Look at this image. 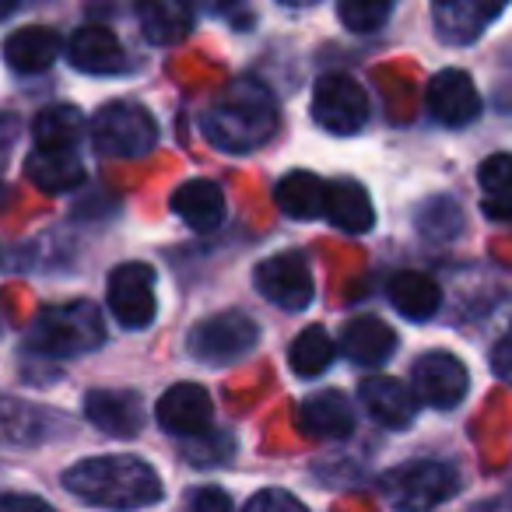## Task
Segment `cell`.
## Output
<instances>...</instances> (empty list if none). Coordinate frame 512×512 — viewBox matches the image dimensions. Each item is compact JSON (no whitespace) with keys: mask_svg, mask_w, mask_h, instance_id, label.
Instances as JSON below:
<instances>
[{"mask_svg":"<svg viewBox=\"0 0 512 512\" xmlns=\"http://www.w3.org/2000/svg\"><path fill=\"white\" fill-rule=\"evenodd\" d=\"M4 155H8V144H0V158H4Z\"/></svg>","mask_w":512,"mask_h":512,"instance_id":"ab89813d","label":"cell"},{"mask_svg":"<svg viewBox=\"0 0 512 512\" xmlns=\"http://www.w3.org/2000/svg\"><path fill=\"white\" fill-rule=\"evenodd\" d=\"M274 204L288 218H302V221L323 218V211H327V179L313 176V172H288L274 186Z\"/></svg>","mask_w":512,"mask_h":512,"instance_id":"484cf974","label":"cell"},{"mask_svg":"<svg viewBox=\"0 0 512 512\" xmlns=\"http://www.w3.org/2000/svg\"><path fill=\"white\" fill-rule=\"evenodd\" d=\"M281 4H288V8H309V4H316V0H281Z\"/></svg>","mask_w":512,"mask_h":512,"instance_id":"f35d334b","label":"cell"},{"mask_svg":"<svg viewBox=\"0 0 512 512\" xmlns=\"http://www.w3.org/2000/svg\"><path fill=\"white\" fill-rule=\"evenodd\" d=\"M169 207L193 232H214L225 221V193L211 179H190V183L176 186Z\"/></svg>","mask_w":512,"mask_h":512,"instance_id":"ac0fdd59","label":"cell"},{"mask_svg":"<svg viewBox=\"0 0 512 512\" xmlns=\"http://www.w3.org/2000/svg\"><path fill=\"white\" fill-rule=\"evenodd\" d=\"M393 11V0H341L337 15L351 32H376L386 25Z\"/></svg>","mask_w":512,"mask_h":512,"instance_id":"4dcf8cb0","label":"cell"},{"mask_svg":"<svg viewBox=\"0 0 512 512\" xmlns=\"http://www.w3.org/2000/svg\"><path fill=\"white\" fill-rule=\"evenodd\" d=\"M25 0H0V18H8V15H15L18 8H22Z\"/></svg>","mask_w":512,"mask_h":512,"instance_id":"74e56055","label":"cell"},{"mask_svg":"<svg viewBox=\"0 0 512 512\" xmlns=\"http://www.w3.org/2000/svg\"><path fill=\"white\" fill-rule=\"evenodd\" d=\"M299 432L306 439H348L355 432V411H351V400L341 390H320L309 393L299 404Z\"/></svg>","mask_w":512,"mask_h":512,"instance_id":"5bb4252c","label":"cell"},{"mask_svg":"<svg viewBox=\"0 0 512 512\" xmlns=\"http://www.w3.org/2000/svg\"><path fill=\"white\" fill-rule=\"evenodd\" d=\"M460 491V474L442 460H411L383 474V495L397 512H432Z\"/></svg>","mask_w":512,"mask_h":512,"instance_id":"3957f363","label":"cell"},{"mask_svg":"<svg viewBox=\"0 0 512 512\" xmlns=\"http://www.w3.org/2000/svg\"><path fill=\"white\" fill-rule=\"evenodd\" d=\"M137 22L148 43L176 46L193 29V4L190 0H137Z\"/></svg>","mask_w":512,"mask_h":512,"instance_id":"d6986e66","label":"cell"},{"mask_svg":"<svg viewBox=\"0 0 512 512\" xmlns=\"http://www.w3.org/2000/svg\"><path fill=\"white\" fill-rule=\"evenodd\" d=\"M242 512H309V509L299 502V498L292 495V491H285V488H264V491H256V495L249 498L246 509H242Z\"/></svg>","mask_w":512,"mask_h":512,"instance_id":"d6a6232c","label":"cell"},{"mask_svg":"<svg viewBox=\"0 0 512 512\" xmlns=\"http://www.w3.org/2000/svg\"><path fill=\"white\" fill-rule=\"evenodd\" d=\"M50 428V414L22 400H0V446H32Z\"/></svg>","mask_w":512,"mask_h":512,"instance_id":"4316f807","label":"cell"},{"mask_svg":"<svg viewBox=\"0 0 512 512\" xmlns=\"http://www.w3.org/2000/svg\"><path fill=\"white\" fill-rule=\"evenodd\" d=\"M186 512H235V505H232V498H228V491L197 488V491H190Z\"/></svg>","mask_w":512,"mask_h":512,"instance_id":"836d02e7","label":"cell"},{"mask_svg":"<svg viewBox=\"0 0 512 512\" xmlns=\"http://www.w3.org/2000/svg\"><path fill=\"white\" fill-rule=\"evenodd\" d=\"M200 4H204L207 11H214V15H232L242 0H200Z\"/></svg>","mask_w":512,"mask_h":512,"instance_id":"8d00e7d4","label":"cell"},{"mask_svg":"<svg viewBox=\"0 0 512 512\" xmlns=\"http://www.w3.org/2000/svg\"><path fill=\"white\" fill-rule=\"evenodd\" d=\"M88 137L106 158H144L158 144V123L137 102H109L92 116Z\"/></svg>","mask_w":512,"mask_h":512,"instance_id":"277c9868","label":"cell"},{"mask_svg":"<svg viewBox=\"0 0 512 512\" xmlns=\"http://www.w3.org/2000/svg\"><path fill=\"white\" fill-rule=\"evenodd\" d=\"M477 179H481V190L488 193L484 214L495 221H512V155H491Z\"/></svg>","mask_w":512,"mask_h":512,"instance_id":"f1b7e54d","label":"cell"},{"mask_svg":"<svg viewBox=\"0 0 512 512\" xmlns=\"http://www.w3.org/2000/svg\"><path fill=\"white\" fill-rule=\"evenodd\" d=\"M253 281L256 292L264 295L267 302H274L278 309H288V313H302L316 295L313 271H309L302 253L267 256L264 264H256Z\"/></svg>","mask_w":512,"mask_h":512,"instance_id":"9c48e42d","label":"cell"},{"mask_svg":"<svg viewBox=\"0 0 512 512\" xmlns=\"http://www.w3.org/2000/svg\"><path fill=\"white\" fill-rule=\"evenodd\" d=\"M425 106L442 127H470L481 116V95L467 71H439L425 88Z\"/></svg>","mask_w":512,"mask_h":512,"instance_id":"8fae6325","label":"cell"},{"mask_svg":"<svg viewBox=\"0 0 512 512\" xmlns=\"http://www.w3.org/2000/svg\"><path fill=\"white\" fill-rule=\"evenodd\" d=\"M64 488L78 502L106 512H137L162 502V477L141 456H88V460L67 467Z\"/></svg>","mask_w":512,"mask_h":512,"instance_id":"6da1fadb","label":"cell"},{"mask_svg":"<svg viewBox=\"0 0 512 512\" xmlns=\"http://www.w3.org/2000/svg\"><path fill=\"white\" fill-rule=\"evenodd\" d=\"M39 151H78L88 137V120L74 106H50L32 120Z\"/></svg>","mask_w":512,"mask_h":512,"instance_id":"cb8c5ba5","label":"cell"},{"mask_svg":"<svg viewBox=\"0 0 512 512\" xmlns=\"http://www.w3.org/2000/svg\"><path fill=\"white\" fill-rule=\"evenodd\" d=\"M207 144L228 155H246L267 144L278 130V102L264 81L239 78L218 92V99L200 116Z\"/></svg>","mask_w":512,"mask_h":512,"instance_id":"7a4b0ae2","label":"cell"},{"mask_svg":"<svg viewBox=\"0 0 512 512\" xmlns=\"http://www.w3.org/2000/svg\"><path fill=\"white\" fill-rule=\"evenodd\" d=\"M397 348V334L390 323L376 316H358L341 330V351L355 365H383Z\"/></svg>","mask_w":512,"mask_h":512,"instance_id":"7402d4cb","label":"cell"},{"mask_svg":"<svg viewBox=\"0 0 512 512\" xmlns=\"http://www.w3.org/2000/svg\"><path fill=\"white\" fill-rule=\"evenodd\" d=\"M509 0H432L435 36L449 46L474 43L491 22L505 11Z\"/></svg>","mask_w":512,"mask_h":512,"instance_id":"7c38bea8","label":"cell"},{"mask_svg":"<svg viewBox=\"0 0 512 512\" xmlns=\"http://www.w3.org/2000/svg\"><path fill=\"white\" fill-rule=\"evenodd\" d=\"M323 218L334 228H341V232L362 235L376 225V207H372L362 183L337 179V183H327V211H323Z\"/></svg>","mask_w":512,"mask_h":512,"instance_id":"ffe728a7","label":"cell"},{"mask_svg":"<svg viewBox=\"0 0 512 512\" xmlns=\"http://www.w3.org/2000/svg\"><path fill=\"white\" fill-rule=\"evenodd\" d=\"M109 313L120 327L144 330L155 323L158 299H155V271L148 264H120L109 274Z\"/></svg>","mask_w":512,"mask_h":512,"instance_id":"ba28073f","label":"cell"},{"mask_svg":"<svg viewBox=\"0 0 512 512\" xmlns=\"http://www.w3.org/2000/svg\"><path fill=\"white\" fill-rule=\"evenodd\" d=\"M334 355H337V344L330 341V334L323 327H306L292 341V348H288L292 372H295V376H302V379L323 376V372L334 365Z\"/></svg>","mask_w":512,"mask_h":512,"instance_id":"83f0119b","label":"cell"},{"mask_svg":"<svg viewBox=\"0 0 512 512\" xmlns=\"http://www.w3.org/2000/svg\"><path fill=\"white\" fill-rule=\"evenodd\" d=\"M411 390L418 404H428L435 411H453L463 404L470 390L467 365L449 351H428L414 362L411 369Z\"/></svg>","mask_w":512,"mask_h":512,"instance_id":"30bf717a","label":"cell"},{"mask_svg":"<svg viewBox=\"0 0 512 512\" xmlns=\"http://www.w3.org/2000/svg\"><path fill=\"white\" fill-rule=\"evenodd\" d=\"M256 341H260V327L246 313H214L190 330L186 351L204 365H232L246 358Z\"/></svg>","mask_w":512,"mask_h":512,"instance_id":"8992f818","label":"cell"},{"mask_svg":"<svg viewBox=\"0 0 512 512\" xmlns=\"http://www.w3.org/2000/svg\"><path fill=\"white\" fill-rule=\"evenodd\" d=\"M25 176L43 193H71L85 183V165L78 162V151H32L25 162Z\"/></svg>","mask_w":512,"mask_h":512,"instance_id":"603a6c76","label":"cell"},{"mask_svg":"<svg viewBox=\"0 0 512 512\" xmlns=\"http://www.w3.org/2000/svg\"><path fill=\"white\" fill-rule=\"evenodd\" d=\"M369 116V95L348 74H327L313 88V123L327 130V134L351 137L369 123Z\"/></svg>","mask_w":512,"mask_h":512,"instance_id":"52a82bcc","label":"cell"},{"mask_svg":"<svg viewBox=\"0 0 512 512\" xmlns=\"http://www.w3.org/2000/svg\"><path fill=\"white\" fill-rule=\"evenodd\" d=\"M60 57V36L43 25H29V29H18L4 39V60H8L11 71L18 74H39L46 67H53Z\"/></svg>","mask_w":512,"mask_h":512,"instance_id":"44dd1931","label":"cell"},{"mask_svg":"<svg viewBox=\"0 0 512 512\" xmlns=\"http://www.w3.org/2000/svg\"><path fill=\"white\" fill-rule=\"evenodd\" d=\"M102 341H106V327L92 302H67V306L46 309L32 330V348L53 358L85 355Z\"/></svg>","mask_w":512,"mask_h":512,"instance_id":"5b68a950","label":"cell"},{"mask_svg":"<svg viewBox=\"0 0 512 512\" xmlns=\"http://www.w3.org/2000/svg\"><path fill=\"white\" fill-rule=\"evenodd\" d=\"M235 453V439L225 432H200L193 435L190 442L183 446V456L193 463V467H218V463H228Z\"/></svg>","mask_w":512,"mask_h":512,"instance_id":"f546056e","label":"cell"},{"mask_svg":"<svg viewBox=\"0 0 512 512\" xmlns=\"http://www.w3.org/2000/svg\"><path fill=\"white\" fill-rule=\"evenodd\" d=\"M491 369H495V376L502 379V383L512 386V327L505 330L495 348H491Z\"/></svg>","mask_w":512,"mask_h":512,"instance_id":"e575fe53","label":"cell"},{"mask_svg":"<svg viewBox=\"0 0 512 512\" xmlns=\"http://www.w3.org/2000/svg\"><path fill=\"white\" fill-rule=\"evenodd\" d=\"M0 512H53V505L36 495H0Z\"/></svg>","mask_w":512,"mask_h":512,"instance_id":"d590c367","label":"cell"},{"mask_svg":"<svg viewBox=\"0 0 512 512\" xmlns=\"http://www.w3.org/2000/svg\"><path fill=\"white\" fill-rule=\"evenodd\" d=\"M421 232L435 235V239H449L460 232V207L453 200H432L421 211Z\"/></svg>","mask_w":512,"mask_h":512,"instance_id":"1f68e13d","label":"cell"},{"mask_svg":"<svg viewBox=\"0 0 512 512\" xmlns=\"http://www.w3.org/2000/svg\"><path fill=\"white\" fill-rule=\"evenodd\" d=\"M362 404L383 428H407L418 418V397L393 376H372L362 383Z\"/></svg>","mask_w":512,"mask_h":512,"instance_id":"e0dca14e","label":"cell"},{"mask_svg":"<svg viewBox=\"0 0 512 512\" xmlns=\"http://www.w3.org/2000/svg\"><path fill=\"white\" fill-rule=\"evenodd\" d=\"M85 418L113 439H134L144 428V400L134 390H92L85 397Z\"/></svg>","mask_w":512,"mask_h":512,"instance_id":"9a60e30c","label":"cell"},{"mask_svg":"<svg viewBox=\"0 0 512 512\" xmlns=\"http://www.w3.org/2000/svg\"><path fill=\"white\" fill-rule=\"evenodd\" d=\"M67 60L81 74H95V78L127 71L123 43L109 29H102V25H85V29L74 32L71 43H67Z\"/></svg>","mask_w":512,"mask_h":512,"instance_id":"2e32d148","label":"cell"},{"mask_svg":"<svg viewBox=\"0 0 512 512\" xmlns=\"http://www.w3.org/2000/svg\"><path fill=\"white\" fill-rule=\"evenodd\" d=\"M155 418L169 435L193 439V435L211 428V418H214L211 393L200 383H176L172 390L162 393V400H158V407H155Z\"/></svg>","mask_w":512,"mask_h":512,"instance_id":"4fadbf2b","label":"cell"},{"mask_svg":"<svg viewBox=\"0 0 512 512\" xmlns=\"http://www.w3.org/2000/svg\"><path fill=\"white\" fill-rule=\"evenodd\" d=\"M390 302L404 320L425 323L439 313L442 288L435 285V278H428V274H421V271H400L397 278L390 281Z\"/></svg>","mask_w":512,"mask_h":512,"instance_id":"d4e9b609","label":"cell"}]
</instances>
